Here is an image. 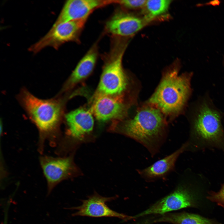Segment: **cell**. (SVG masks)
<instances>
[{"mask_svg": "<svg viewBox=\"0 0 224 224\" xmlns=\"http://www.w3.org/2000/svg\"><path fill=\"white\" fill-rule=\"evenodd\" d=\"M98 56L97 44L96 43L78 63L66 83L63 90L69 89L88 77L94 69Z\"/></svg>", "mask_w": 224, "mask_h": 224, "instance_id": "cell-15", "label": "cell"}, {"mask_svg": "<svg viewBox=\"0 0 224 224\" xmlns=\"http://www.w3.org/2000/svg\"><path fill=\"white\" fill-rule=\"evenodd\" d=\"M88 18L53 25L48 32L29 50L35 54L48 46L57 49L66 42H77Z\"/></svg>", "mask_w": 224, "mask_h": 224, "instance_id": "cell-6", "label": "cell"}, {"mask_svg": "<svg viewBox=\"0 0 224 224\" xmlns=\"http://www.w3.org/2000/svg\"><path fill=\"white\" fill-rule=\"evenodd\" d=\"M157 221L174 224H221L199 215L184 212L165 215L159 218Z\"/></svg>", "mask_w": 224, "mask_h": 224, "instance_id": "cell-16", "label": "cell"}, {"mask_svg": "<svg viewBox=\"0 0 224 224\" xmlns=\"http://www.w3.org/2000/svg\"><path fill=\"white\" fill-rule=\"evenodd\" d=\"M119 132L143 146L152 156L159 152L167 136V122L161 111L150 105L124 122Z\"/></svg>", "mask_w": 224, "mask_h": 224, "instance_id": "cell-1", "label": "cell"}, {"mask_svg": "<svg viewBox=\"0 0 224 224\" xmlns=\"http://www.w3.org/2000/svg\"><path fill=\"white\" fill-rule=\"evenodd\" d=\"M147 23L144 18L118 11L107 21L105 29L112 36L124 38L134 35Z\"/></svg>", "mask_w": 224, "mask_h": 224, "instance_id": "cell-9", "label": "cell"}, {"mask_svg": "<svg viewBox=\"0 0 224 224\" xmlns=\"http://www.w3.org/2000/svg\"><path fill=\"white\" fill-rule=\"evenodd\" d=\"M125 105L116 97L97 95L92 106V111L100 122L123 118L126 114Z\"/></svg>", "mask_w": 224, "mask_h": 224, "instance_id": "cell-11", "label": "cell"}, {"mask_svg": "<svg viewBox=\"0 0 224 224\" xmlns=\"http://www.w3.org/2000/svg\"><path fill=\"white\" fill-rule=\"evenodd\" d=\"M115 2V0L67 1L53 25L88 17L95 10Z\"/></svg>", "mask_w": 224, "mask_h": 224, "instance_id": "cell-10", "label": "cell"}, {"mask_svg": "<svg viewBox=\"0 0 224 224\" xmlns=\"http://www.w3.org/2000/svg\"><path fill=\"white\" fill-rule=\"evenodd\" d=\"M40 161L47 182L48 194L59 183L71 177L75 169L72 157L44 156L40 158Z\"/></svg>", "mask_w": 224, "mask_h": 224, "instance_id": "cell-8", "label": "cell"}, {"mask_svg": "<svg viewBox=\"0 0 224 224\" xmlns=\"http://www.w3.org/2000/svg\"><path fill=\"white\" fill-rule=\"evenodd\" d=\"M7 209L8 208H7L5 211V214H4V224H7Z\"/></svg>", "mask_w": 224, "mask_h": 224, "instance_id": "cell-20", "label": "cell"}, {"mask_svg": "<svg viewBox=\"0 0 224 224\" xmlns=\"http://www.w3.org/2000/svg\"><path fill=\"white\" fill-rule=\"evenodd\" d=\"M191 73L179 75L177 68L168 70L148 102L166 116H176L184 109L190 92Z\"/></svg>", "mask_w": 224, "mask_h": 224, "instance_id": "cell-2", "label": "cell"}, {"mask_svg": "<svg viewBox=\"0 0 224 224\" xmlns=\"http://www.w3.org/2000/svg\"><path fill=\"white\" fill-rule=\"evenodd\" d=\"M196 206L193 196L188 187L180 184L171 193L135 217L152 214H163L183 208Z\"/></svg>", "mask_w": 224, "mask_h": 224, "instance_id": "cell-7", "label": "cell"}, {"mask_svg": "<svg viewBox=\"0 0 224 224\" xmlns=\"http://www.w3.org/2000/svg\"><path fill=\"white\" fill-rule=\"evenodd\" d=\"M65 119L68 133L75 139L82 140L92 131L94 125L91 112L84 108H79L67 114Z\"/></svg>", "mask_w": 224, "mask_h": 224, "instance_id": "cell-14", "label": "cell"}, {"mask_svg": "<svg viewBox=\"0 0 224 224\" xmlns=\"http://www.w3.org/2000/svg\"><path fill=\"white\" fill-rule=\"evenodd\" d=\"M190 139L207 146L224 148V132L218 112L203 104L194 122Z\"/></svg>", "mask_w": 224, "mask_h": 224, "instance_id": "cell-5", "label": "cell"}, {"mask_svg": "<svg viewBox=\"0 0 224 224\" xmlns=\"http://www.w3.org/2000/svg\"><path fill=\"white\" fill-rule=\"evenodd\" d=\"M208 194L209 195L207 197L208 199L216 203L218 205L224 208V183L222 185L219 191L217 192L211 191Z\"/></svg>", "mask_w": 224, "mask_h": 224, "instance_id": "cell-19", "label": "cell"}, {"mask_svg": "<svg viewBox=\"0 0 224 224\" xmlns=\"http://www.w3.org/2000/svg\"><path fill=\"white\" fill-rule=\"evenodd\" d=\"M18 99L37 127L42 139L54 137L57 134L63 113L60 100L40 99L25 88L21 91Z\"/></svg>", "mask_w": 224, "mask_h": 224, "instance_id": "cell-3", "label": "cell"}, {"mask_svg": "<svg viewBox=\"0 0 224 224\" xmlns=\"http://www.w3.org/2000/svg\"><path fill=\"white\" fill-rule=\"evenodd\" d=\"M188 142L171 154L155 162L149 166L137 171L142 178L147 181L154 180L167 177L174 170L179 156L189 148Z\"/></svg>", "mask_w": 224, "mask_h": 224, "instance_id": "cell-13", "label": "cell"}, {"mask_svg": "<svg viewBox=\"0 0 224 224\" xmlns=\"http://www.w3.org/2000/svg\"><path fill=\"white\" fill-rule=\"evenodd\" d=\"M172 1L170 0H146L144 7L146 14L144 18L149 22L153 18L166 12Z\"/></svg>", "mask_w": 224, "mask_h": 224, "instance_id": "cell-17", "label": "cell"}, {"mask_svg": "<svg viewBox=\"0 0 224 224\" xmlns=\"http://www.w3.org/2000/svg\"><path fill=\"white\" fill-rule=\"evenodd\" d=\"M146 0H116L115 3L130 9H137L144 7Z\"/></svg>", "mask_w": 224, "mask_h": 224, "instance_id": "cell-18", "label": "cell"}, {"mask_svg": "<svg viewBox=\"0 0 224 224\" xmlns=\"http://www.w3.org/2000/svg\"><path fill=\"white\" fill-rule=\"evenodd\" d=\"M114 197H106L95 194L82 201V204L74 209L77 210L74 216L93 217H114L124 220L133 218L119 213L109 208L106 204L107 202L114 199Z\"/></svg>", "mask_w": 224, "mask_h": 224, "instance_id": "cell-12", "label": "cell"}, {"mask_svg": "<svg viewBox=\"0 0 224 224\" xmlns=\"http://www.w3.org/2000/svg\"><path fill=\"white\" fill-rule=\"evenodd\" d=\"M123 38L112 36L110 50L103 57L104 65L97 88V95L116 97L126 89L128 79L122 59L127 43Z\"/></svg>", "mask_w": 224, "mask_h": 224, "instance_id": "cell-4", "label": "cell"}]
</instances>
